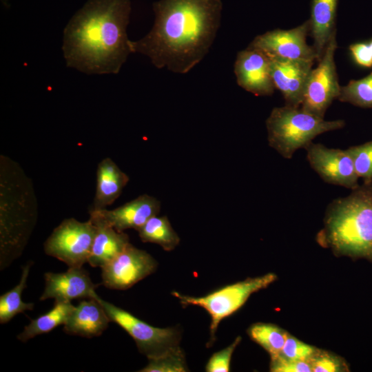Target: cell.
Here are the masks:
<instances>
[{
    "mask_svg": "<svg viewBox=\"0 0 372 372\" xmlns=\"http://www.w3.org/2000/svg\"><path fill=\"white\" fill-rule=\"evenodd\" d=\"M152 30L129 41L131 53L148 56L158 69L186 74L207 55L218 31L221 0H159Z\"/></svg>",
    "mask_w": 372,
    "mask_h": 372,
    "instance_id": "cell-1",
    "label": "cell"
},
{
    "mask_svg": "<svg viewBox=\"0 0 372 372\" xmlns=\"http://www.w3.org/2000/svg\"><path fill=\"white\" fill-rule=\"evenodd\" d=\"M130 0H89L63 32L67 66L89 74H117L131 53Z\"/></svg>",
    "mask_w": 372,
    "mask_h": 372,
    "instance_id": "cell-2",
    "label": "cell"
},
{
    "mask_svg": "<svg viewBox=\"0 0 372 372\" xmlns=\"http://www.w3.org/2000/svg\"><path fill=\"white\" fill-rule=\"evenodd\" d=\"M37 219L30 178L19 163L0 156V269L23 253Z\"/></svg>",
    "mask_w": 372,
    "mask_h": 372,
    "instance_id": "cell-3",
    "label": "cell"
},
{
    "mask_svg": "<svg viewBox=\"0 0 372 372\" xmlns=\"http://www.w3.org/2000/svg\"><path fill=\"white\" fill-rule=\"evenodd\" d=\"M318 241L335 254L372 262V180L329 204Z\"/></svg>",
    "mask_w": 372,
    "mask_h": 372,
    "instance_id": "cell-4",
    "label": "cell"
},
{
    "mask_svg": "<svg viewBox=\"0 0 372 372\" xmlns=\"http://www.w3.org/2000/svg\"><path fill=\"white\" fill-rule=\"evenodd\" d=\"M342 119L326 121L300 107H274L266 120L269 145L286 159L312 143L318 135L342 128Z\"/></svg>",
    "mask_w": 372,
    "mask_h": 372,
    "instance_id": "cell-5",
    "label": "cell"
},
{
    "mask_svg": "<svg viewBox=\"0 0 372 372\" xmlns=\"http://www.w3.org/2000/svg\"><path fill=\"white\" fill-rule=\"evenodd\" d=\"M276 280V274L268 273L225 286L201 297L183 295L176 291H173L172 295L180 300L183 307L198 306L203 308L209 314V347L215 341V333L220 322L238 311L252 293L267 288Z\"/></svg>",
    "mask_w": 372,
    "mask_h": 372,
    "instance_id": "cell-6",
    "label": "cell"
},
{
    "mask_svg": "<svg viewBox=\"0 0 372 372\" xmlns=\"http://www.w3.org/2000/svg\"><path fill=\"white\" fill-rule=\"evenodd\" d=\"M94 298L101 303L111 322L123 328L134 339L139 351L148 359L158 357L179 346L180 332L176 327H153L131 313L103 300L97 293Z\"/></svg>",
    "mask_w": 372,
    "mask_h": 372,
    "instance_id": "cell-7",
    "label": "cell"
},
{
    "mask_svg": "<svg viewBox=\"0 0 372 372\" xmlns=\"http://www.w3.org/2000/svg\"><path fill=\"white\" fill-rule=\"evenodd\" d=\"M95 234L96 227L90 218L85 222L65 219L45 240V252L69 267H81L88 261Z\"/></svg>",
    "mask_w": 372,
    "mask_h": 372,
    "instance_id": "cell-8",
    "label": "cell"
},
{
    "mask_svg": "<svg viewBox=\"0 0 372 372\" xmlns=\"http://www.w3.org/2000/svg\"><path fill=\"white\" fill-rule=\"evenodd\" d=\"M337 48L336 30L331 35L316 68H313L300 107L316 116L324 118L335 99H338L340 85L334 60Z\"/></svg>",
    "mask_w": 372,
    "mask_h": 372,
    "instance_id": "cell-9",
    "label": "cell"
},
{
    "mask_svg": "<svg viewBox=\"0 0 372 372\" xmlns=\"http://www.w3.org/2000/svg\"><path fill=\"white\" fill-rule=\"evenodd\" d=\"M157 266V261L149 254L130 243L101 267L102 284L108 289L125 290L153 273Z\"/></svg>",
    "mask_w": 372,
    "mask_h": 372,
    "instance_id": "cell-10",
    "label": "cell"
},
{
    "mask_svg": "<svg viewBox=\"0 0 372 372\" xmlns=\"http://www.w3.org/2000/svg\"><path fill=\"white\" fill-rule=\"evenodd\" d=\"M309 32L310 25L307 20L292 29H276L258 35L248 47L259 50L269 58L315 61V50L307 43Z\"/></svg>",
    "mask_w": 372,
    "mask_h": 372,
    "instance_id": "cell-11",
    "label": "cell"
},
{
    "mask_svg": "<svg viewBox=\"0 0 372 372\" xmlns=\"http://www.w3.org/2000/svg\"><path fill=\"white\" fill-rule=\"evenodd\" d=\"M305 149L310 166L324 182L350 189L359 185L360 178L347 149L329 148L313 142Z\"/></svg>",
    "mask_w": 372,
    "mask_h": 372,
    "instance_id": "cell-12",
    "label": "cell"
},
{
    "mask_svg": "<svg viewBox=\"0 0 372 372\" xmlns=\"http://www.w3.org/2000/svg\"><path fill=\"white\" fill-rule=\"evenodd\" d=\"M269 59L273 85L282 94L285 105L300 107L314 61Z\"/></svg>",
    "mask_w": 372,
    "mask_h": 372,
    "instance_id": "cell-13",
    "label": "cell"
},
{
    "mask_svg": "<svg viewBox=\"0 0 372 372\" xmlns=\"http://www.w3.org/2000/svg\"><path fill=\"white\" fill-rule=\"evenodd\" d=\"M238 85L256 96H270L274 90L269 57L259 50L247 47L238 52L234 63Z\"/></svg>",
    "mask_w": 372,
    "mask_h": 372,
    "instance_id": "cell-14",
    "label": "cell"
},
{
    "mask_svg": "<svg viewBox=\"0 0 372 372\" xmlns=\"http://www.w3.org/2000/svg\"><path fill=\"white\" fill-rule=\"evenodd\" d=\"M45 289L40 300L50 298L57 302H71L79 298H93L97 287L82 267H69L63 273L44 274Z\"/></svg>",
    "mask_w": 372,
    "mask_h": 372,
    "instance_id": "cell-15",
    "label": "cell"
},
{
    "mask_svg": "<svg viewBox=\"0 0 372 372\" xmlns=\"http://www.w3.org/2000/svg\"><path fill=\"white\" fill-rule=\"evenodd\" d=\"M161 209V203L155 197L143 194L114 209H93L96 214L118 231L128 229L138 231Z\"/></svg>",
    "mask_w": 372,
    "mask_h": 372,
    "instance_id": "cell-16",
    "label": "cell"
},
{
    "mask_svg": "<svg viewBox=\"0 0 372 372\" xmlns=\"http://www.w3.org/2000/svg\"><path fill=\"white\" fill-rule=\"evenodd\" d=\"M90 218L96 227V234L87 262L101 268L126 248L130 239L126 233L118 231L96 214L90 212Z\"/></svg>",
    "mask_w": 372,
    "mask_h": 372,
    "instance_id": "cell-17",
    "label": "cell"
},
{
    "mask_svg": "<svg viewBox=\"0 0 372 372\" xmlns=\"http://www.w3.org/2000/svg\"><path fill=\"white\" fill-rule=\"evenodd\" d=\"M111 322L101 303L94 298L81 301L75 307L63 331L70 335L85 338L99 336Z\"/></svg>",
    "mask_w": 372,
    "mask_h": 372,
    "instance_id": "cell-18",
    "label": "cell"
},
{
    "mask_svg": "<svg viewBox=\"0 0 372 372\" xmlns=\"http://www.w3.org/2000/svg\"><path fill=\"white\" fill-rule=\"evenodd\" d=\"M128 181V176L110 158L103 159L96 169V192L92 209H103L111 205Z\"/></svg>",
    "mask_w": 372,
    "mask_h": 372,
    "instance_id": "cell-19",
    "label": "cell"
},
{
    "mask_svg": "<svg viewBox=\"0 0 372 372\" xmlns=\"http://www.w3.org/2000/svg\"><path fill=\"white\" fill-rule=\"evenodd\" d=\"M338 0H312L309 19L310 33L313 41L317 61L335 30V19Z\"/></svg>",
    "mask_w": 372,
    "mask_h": 372,
    "instance_id": "cell-20",
    "label": "cell"
},
{
    "mask_svg": "<svg viewBox=\"0 0 372 372\" xmlns=\"http://www.w3.org/2000/svg\"><path fill=\"white\" fill-rule=\"evenodd\" d=\"M74 308L70 302L54 301L53 307L48 312L32 320L24 327L17 335L18 340L25 342L38 335L50 332L61 324L64 325Z\"/></svg>",
    "mask_w": 372,
    "mask_h": 372,
    "instance_id": "cell-21",
    "label": "cell"
},
{
    "mask_svg": "<svg viewBox=\"0 0 372 372\" xmlns=\"http://www.w3.org/2000/svg\"><path fill=\"white\" fill-rule=\"evenodd\" d=\"M137 231L143 242L159 245L167 251L174 249L180 240L166 216H152Z\"/></svg>",
    "mask_w": 372,
    "mask_h": 372,
    "instance_id": "cell-22",
    "label": "cell"
},
{
    "mask_svg": "<svg viewBox=\"0 0 372 372\" xmlns=\"http://www.w3.org/2000/svg\"><path fill=\"white\" fill-rule=\"evenodd\" d=\"M33 262H28L22 267L19 282L11 290L0 296V322L5 324L16 315L25 311L32 310L34 303L25 302L21 300V294L26 287L27 279Z\"/></svg>",
    "mask_w": 372,
    "mask_h": 372,
    "instance_id": "cell-23",
    "label": "cell"
},
{
    "mask_svg": "<svg viewBox=\"0 0 372 372\" xmlns=\"http://www.w3.org/2000/svg\"><path fill=\"white\" fill-rule=\"evenodd\" d=\"M247 333L251 339L261 346L271 358L281 352L288 333L280 327L270 323L258 322L252 324Z\"/></svg>",
    "mask_w": 372,
    "mask_h": 372,
    "instance_id": "cell-24",
    "label": "cell"
},
{
    "mask_svg": "<svg viewBox=\"0 0 372 372\" xmlns=\"http://www.w3.org/2000/svg\"><path fill=\"white\" fill-rule=\"evenodd\" d=\"M338 99L364 108L372 107V72L363 79L351 80L340 87Z\"/></svg>",
    "mask_w": 372,
    "mask_h": 372,
    "instance_id": "cell-25",
    "label": "cell"
},
{
    "mask_svg": "<svg viewBox=\"0 0 372 372\" xmlns=\"http://www.w3.org/2000/svg\"><path fill=\"white\" fill-rule=\"evenodd\" d=\"M148 360V364L139 371L185 372L188 371L185 353L180 346L169 350L158 357Z\"/></svg>",
    "mask_w": 372,
    "mask_h": 372,
    "instance_id": "cell-26",
    "label": "cell"
},
{
    "mask_svg": "<svg viewBox=\"0 0 372 372\" xmlns=\"http://www.w3.org/2000/svg\"><path fill=\"white\" fill-rule=\"evenodd\" d=\"M351 155L359 178L372 180V141L347 149Z\"/></svg>",
    "mask_w": 372,
    "mask_h": 372,
    "instance_id": "cell-27",
    "label": "cell"
},
{
    "mask_svg": "<svg viewBox=\"0 0 372 372\" xmlns=\"http://www.w3.org/2000/svg\"><path fill=\"white\" fill-rule=\"evenodd\" d=\"M318 349L288 333L278 355L293 361H309Z\"/></svg>",
    "mask_w": 372,
    "mask_h": 372,
    "instance_id": "cell-28",
    "label": "cell"
},
{
    "mask_svg": "<svg viewBox=\"0 0 372 372\" xmlns=\"http://www.w3.org/2000/svg\"><path fill=\"white\" fill-rule=\"evenodd\" d=\"M313 372L348 371L347 362L331 353L318 349L309 360Z\"/></svg>",
    "mask_w": 372,
    "mask_h": 372,
    "instance_id": "cell-29",
    "label": "cell"
},
{
    "mask_svg": "<svg viewBox=\"0 0 372 372\" xmlns=\"http://www.w3.org/2000/svg\"><path fill=\"white\" fill-rule=\"evenodd\" d=\"M240 341L241 338L238 336L229 346L214 353L209 359L205 371L207 372L229 371L232 354Z\"/></svg>",
    "mask_w": 372,
    "mask_h": 372,
    "instance_id": "cell-30",
    "label": "cell"
},
{
    "mask_svg": "<svg viewBox=\"0 0 372 372\" xmlns=\"http://www.w3.org/2000/svg\"><path fill=\"white\" fill-rule=\"evenodd\" d=\"M270 371L273 372H311L309 361H293L278 355L271 358Z\"/></svg>",
    "mask_w": 372,
    "mask_h": 372,
    "instance_id": "cell-31",
    "label": "cell"
},
{
    "mask_svg": "<svg viewBox=\"0 0 372 372\" xmlns=\"http://www.w3.org/2000/svg\"><path fill=\"white\" fill-rule=\"evenodd\" d=\"M349 50L357 63L366 68L372 67V54L368 43H354L350 45Z\"/></svg>",
    "mask_w": 372,
    "mask_h": 372,
    "instance_id": "cell-32",
    "label": "cell"
},
{
    "mask_svg": "<svg viewBox=\"0 0 372 372\" xmlns=\"http://www.w3.org/2000/svg\"><path fill=\"white\" fill-rule=\"evenodd\" d=\"M369 44V48H370V50H371V52L372 54V40L370 41Z\"/></svg>",
    "mask_w": 372,
    "mask_h": 372,
    "instance_id": "cell-33",
    "label": "cell"
}]
</instances>
